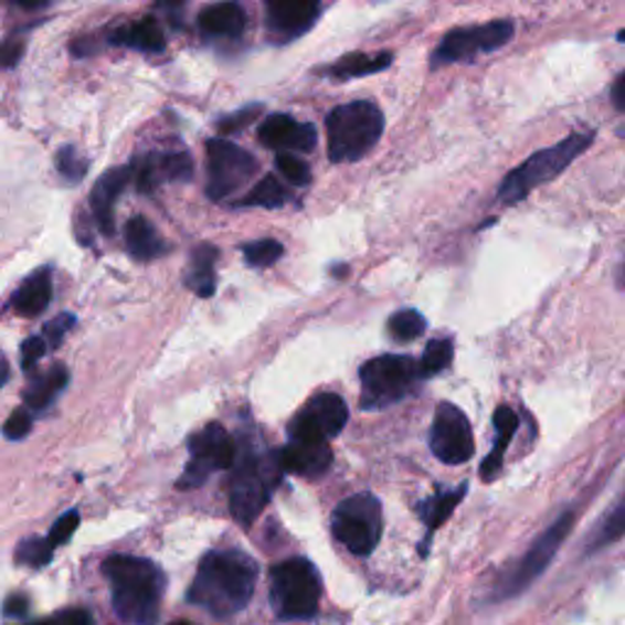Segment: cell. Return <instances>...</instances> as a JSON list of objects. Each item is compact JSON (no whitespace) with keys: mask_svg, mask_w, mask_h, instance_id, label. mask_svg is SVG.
<instances>
[{"mask_svg":"<svg viewBox=\"0 0 625 625\" xmlns=\"http://www.w3.org/2000/svg\"><path fill=\"white\" fill-rule=\"evenodd\" d=\"M257 574L259 566L247 552H208L189 589V604L208 611L215 618L235 616L242 608H247L254 586H257Z\"/></svg>","mask_w":625,"mask_h":625,"instance_id":"obj_1","label":"cell"},{"mask_svg":"<svg viewBox=\"0 0 625 625\" xmlns=\"http://www.w3.org/2000/svg\"><path fill=\"white\" fill-rule=\"evenodd\" d=\"M113 594V611L130 625H155L165 596V574L155 562L133 554H110L103 562Z\"/></svg>","mask_w":625,"mask_h":625,"instance_id":"obj_2","label":"cell"},{"mask_svg":"<svg viewBox=\"0 0 625 625\" xmlns=\"http://www.w3.org/2000/svg\"><path fill=\"white\" fill-rule=\"evenodd\" d=\"M594 133H572L570 137H564L562 142L530 155L523 165L516 167L501 181L499 201L506 205L526 201L542 183L558 179L566 167H572L574 161L594 145Z\"/></svg>","mask_w":625,"mask_h":625,"instance_id":"obj_3","label":"cell"},{"mask_svg":"<svg viewBox=\"0 0 625 625\" xmlns=\"http://www.w3.org/2000/svg\"><path fill=\"white\" fill-rule=\"evenodd\" d=\"M328 157L332 165L360 161L384 133V113L372 100H352L328 113Z\"/></svg>","mask_w":625,"mask_h":625,"instance_id":"obj_4","label":"cell"},{"mask_svg":"<svg viewBox=\"0 0 625 625\" xmlns=\"http://www.w3.org/2000/svg\"><path fill=\"white\" fill-rule=\"evenodd\" d=\"M320 574L304 558L279 562L272 570V608L282 621H306L318 613Z\"/></svg>","mask_w":625,"mask_h":625,"instance_id":"obj_5","label":"cell"},{"mask_svg":"<svg viewBox=\"0 0 625 625\" xmlns=\"http://www.w3.org/2000/svg\"><path fill=\"white\" fill-rule=\"evenodd\" d=\"M423 377L421 362L403 354H384L369 360L362 372V409L381 411L409 396Z\"/></svg>","mask_w":625,"mask_h":625,"instance_id":"obj_6","label":"cell"},{"mask_svg":"<svg viewBox=\"0 0 625 625\" xmlns=\"http://www.w3.org/2000/svg\"><path fill=\"white\" fill-rule=\"evenodd\" d=\"M384 530V513L381 501L374 494H357L345 499L332 513V532L342 545L360 554H372Z\"/></svg>","mask_w":625,"mask_h":625,"instance_id":"obj_7","label":"cell"},{"mask_svg":"<svg viewBox=\"0 0 625 625\" xmlns=\"http://www.w3.org/2000/svg\"><path fill=\"white\" fill-rule=\"evenodd\" d=\"M205 169L208 199L225 201L227 195H235L242 187H247L259 169V161L225 137H213L205 145Z\"/></svg>","mask_w":625,"mask_h":625,"instance_id":"obj_8","label":"cell"},{"mask_svg":"<svg viewBox=\"0 0 625 625\" xmlns=\"http://www.w3.org/2000/svg\"><path fill=\"white\" fill-rule=\"evenodd\" d=\"M513 22L511 20H491L484 25H469L449 30L435 47L431 64L445 66L457 62H472L479 54H489L501 50L504 44L513 40Z\"/></svg>","mask_w":625,"mask_h":625,"instance_id":"obj_9","label":"cell"},{"mask_svg":"<svg viewBox=\"0 0 625 625\" xmlns=\"http://www.w3.org/2000/svg\"><path fill=\"white\" fill-rule=\"evenodd\" d=\"M191 462L187 465V472L179 481V489H195L208 481L213 472H223L235 465V445L233 437L220 423L205 425L201 433L191 437Z\"/></svg>","mask_w":625,"mask_h":625,"instance_id":"obj_10","label":"cell"},{"mask_svg":"<svg viewBox=\"0 0 625 625\" xmlns=\"http://www.w3.org/2000/svg\"><path fill=\"white\" fill-rule=\"evenodd\" d=\"M572 526H574V513L570 511L554 520V523L542 532L536 542H532L530 550L526 552V558L520 560L511 576H506V582L499 589V598H513L518 594H523L526 589L552 564L554 554H558L562 542L572 532Z\"/></svg>","mask_w":625,"mask_h":625,"instance_id":"obj_11","label":"cell"},{"mask_svg":"<svg viewBox=\"0 0 625 625\" xmlns=\"http://www.w3.org/2000/svg\"><path fill=\"white\" fill-rule=\"evenodd\" d=\"M276 481L269 479L257 459H240L233 479H230V513L242 526H250L259 518L264 506L269 504V491Z\"/></svg>","mask_w":625,"mask_h":625,"instance_id":"obj_12","label":"cell"},{"mask_svg":"<svg viewBox=\"0 0 625 625\" xmlns=\"http://www.w3.org/2000/svg\"><path fill=\"white\" fill-rule=\"evenodd\" d=\"M433 455L445 465H465L474 455V437L467 415L453 403H439L431 431Z\"/></svg>","mask_w":625,"mask_h":625,"instance_id":"obj_13","label":"cell"},{"mask_svg":"<svg viewBox=\"0 0 625 625\" xmlns=\"http://www.w3.org/2000/svg\"><path fill=\"white\" fill-rule=\"evenodd\" d=\"M347 419H350V411H347V403L338 393H318L312 396L304 409L298 411L294 423L288 425V433H304V435H316V437H338Z\"/></svg>","mask_w":625,"mask_h":625,"instance_id":"obj_14","label":"cell"},{"mask_svg":"<svg viewBox=\"0 0 625 625\" xmlns=\"http://www.w3.org/2000/svg\"><path fill=\"white\" fill-rule=\"evenodd\" d=\"M332 465V449L330 439L304 435V433H288V445L279 453V467L284 472L300 474V477H320Z\"/></svg>","mask_w":625,"mask_h":625,"instance_id":"obj_15","label":"cell"},{"mask_svg":"<svg viewBox=\"0 0 625 625\" xmlns=\"http://www.w3.org/2000/svg\"><path fill=\"white\" fill-rule=\"evenodd\" d=\"M259 142L276 152H312L318 145L316 127L296 120L294 115L274 113L266 115L257 130Z\"/></svg>","mask_w":625,"mask_h":625,"instance_id":"obj_16","label":"cell"},{"mask_svg":"<svg viewBox=\"0 0 625 625\" xmlns=\"http://www.w3.org/2000/svg\"><path fill=\"white\" fill-rule=\"evenodd\" d=\"M135 183L142 193H152L157 187L167 181H191L193 161L187 152H159L137 157L133 161Z\"/></svg>","mask_w":625,"mask_h":625,"instance_id":"obj_17","label":"cell"},{"mask_svg":"<svg viewBox=\"0 0 625 625\" xmlns=\"http://www.w3.org/2000/svg\"><path fill=\"white\" fill-rule=\"evenodd\" d=\"M135 179L133 167H115L108 169L103 177L94 183V191H91V211H94V220L103 235L115 233V201L120 199L123 191L130 187V181Z\"/></svg>","mask_w":625,"mask_h":625,"instance_id":"obj_18","label":"cell"},{"mask_svg":"<svg viewBox=\"0 0 625 625\" xmlns=\"http://www.w3.org/2000/svg\"><path fill=\"white\" fill-rule=\"evenodd\" d=\"M320 0H266L269 28L284 38H298L312 28L318 18Z\"/></svg>","mask_w":625,"mask_h":625,"instance_id":"obj_19","label":"cell"},{"mask_svg":"<svg viewBox=\"0 0 625 625\" xmlns=\"http://www.w3.org/2000/svg\"><path fill=\"white\" fill-rule=\"evenodd\" d=\"M247 15L237 0L208 6L199 15V28L208 38H240L245 32Z\"/></svg>","mask_w":625,"mask_h":625,"instance_id":"obj_20","label":"cell"},{"mask_svg":"<svg viewBox=\"0 0 625 625\" xmlns=\"http://www.w3.org/2000/svg\"><path fill=\"white\" fill-rule=\"evenodd\" d=\"M125 245L127 252L140 262H152L157 257H165L169 250L167 242L161 240V235L155 230V225L142 215H135L125 223Z\"/></svg>","mask_w":625,"mask_h":625,"instance_id":"obj_21","label":"cell"},{"mask_svg":"<svg viewBox=\"0 0 625 625\" xmlns=\"http://www.w3.org/2000/svg\"><path fill=\"white\" fill-rule=\"evenodd\" d=\"M52 300V272L40 269L28 276L13 296V308L22 318H38L40 312L47 310Z\"/></svg>","mask_w":625,"mask_h":625,"instance_id":"obj_22","label":"cell"},{"mask_svg":"<svg viewBox=\"0 0 625 625\" xmlns=\"http://www.w3.org/2000/svg\"><path fill=\"white\" fill-rule=\"evenodd\" d=\"M494 427H496V445H494L491 453L486 455V459L481 462V469H479L484 481H494L496 477H499V472L504 467L506 447L511 445V439H513V435L518 431V415L508 406L496 409Z\"/></svg>","mask_w":625,"mask_h":625,"instance_id":"obj_23","label":"cell"},{"mask_svg":"<svg viewBox=\"0 0 625 625\" xmlns=\"http://www.w3.org/2000/svg\"><path fill=\"white\" fill-rule=\"evenodd\" d=\"M110 42L120 44V47L140 50V52H149V54H157V52L165 50V34H161L159 22L152 15L142 18L140 22H135V25L115 30L110 34Z\"/></svg>","mask_w":625,"mask_h":625,"instance_id":"obj_24","label":"cell"},{"mask_svg":"<svg viewBox=\"0 0 625 625\" xmlns=\"http://www.w3.org/2000/svg\"><path fill=\"white\" fill-rule=\"evenodd\" d=\"M393 62V54L391 52H379V54H362V52H354V54H345L340 62H335L328 68V76L330 78H338V81H347V78H360V76H369V74H379L389 68Z\"/></svg>","mask_w":625,"mask_h":625,"instance_id":"obj_25","label":"cell"},{"mask_svg":"<svg viewBox=\"0 0 625 625\" xmlns=\"http://www.w3.org/2000/svg\"><path fill=\"white\" fill-rule=\"evenodd\" d=\"M215 259L218 250L213 245H201L191 254L187 284L201 298H211L215 294Z\"/></svg>","mask_w":625,"mask_h":625,"instance_id":"obj_26","label":"cell"},{"mask_svg":"<svg viewBox=\"0 0 625 625\" xmlns=\"http://www.w3.org/2000/svg\"><path fill=\"white\" fill-rule=\"evenodd\" d=\"M68 384V372L64 367H52L47 374H42L40 379H34L25 391V403L32 411L47 409L50 403L60 396L64 386Z\"/></svg>","mask_w":625,"mask_h":625,"instance_id":"obj_27","label":"cell"},{"mask_svg":"<svg viewBox=\"0 0 625 625\" xmlns=\"http://www.w3.org/2000/svg\"><path fill=\"white\" fill-rule=\"evenodd\" d=\"M292 201V193L284 187V183L274 177V173H266L257 183H254V189L245 195V199H240L237 205L242 208H282Z\"/></svg>","mask_w":625,"mask_h":625,"instance_id":"obj_28","label":"cell"},{"mask_svg":"<svg viewBox=\"0 0 625 625\" xmlns=\"http://www.w3.org/2000/svg\"><path fill=\"white\" fill-rule=\"evenodd\" d=\"M465 494H467V486L462 484L459 489L433 496V499H427L421 506V513H423V520H425V526H427V540H431L433 532L439 526H443L449 516H453V511L459 506V501L465 499Z\"/></svg>","mask_w":625,"mask_h":625,"instance_id":"obj_29","label":"cell"},{"mask_svg":"<svg viewBox=\"0 0 625 625\" xmlns=\"http://www.w3.org/2000/svg\"><path fill=\"white\" fill-rule=\"evenodd\" d=\"M623 538H625V496L621 499V504L613 506L606 518L601 520V526L592 536V542H589V552L604 550Z\"/></svg>","mask_w":625,"mask_h":625,"instance_id":"obj_30","label":"cell"},{"mask_svg":"<svg viewBox=\"0 0 625 625\" xmlns=\"http://www.w3.org/2000/svg\"><path fill=\"white\" fill-rule=\"evenodd\" d=\"M425 328H427L425 318L421 316L419 310H413V308L393 312V316L389 318V332H391V338L399 340V342H413V340L423 338Z\"/></svg>","mask_w":625,"mask_h":625,"instance_id":"obj_31","label":"cell"},{"mask_svg":"<svg viewBox=\"0 0 625 625\" xmlns=\"http://www.w3.org/2000/svg\"><path fill=\"white\" fill-rule=\"evenodd\" d=\"M453 357H455L453 340H443V338L433 340L425 347L423 360H421L423 377H435L439 372H445V369L453 364Z\"/></svg>","mask_w":625,"mask_h":625,"instance_id":"obj_32","label":"cell"},{"mask_svg":"<svg viewBox=\"0 0 625 625\" xmlns=\"http://www.w3.org/2000/svg\"><path fill=\"white\" fill-rule=\"evenodd\" d=\"M54 167H56V173L62 177V181H66L68 187H74V183L84 181L86 171H88L86 159L81 157L74 147H62L54 157Z\"/></svg>","mask_w":625,"mask_h":625,"instance_id":"obj_33","label":"cell"},{"mask_svg":"<svg viewBox=\"0 0 625 625\" xmlns=\"http://www.w3.org/2000/svg\"><path fill=\"white\" fill-rule=\"evenodd\" d=\"M56 548L50 542V538H28V540H22L20 545H18V562L20 564H25V566H32V570H40V566L44 564H50L52 560V552Z\"/></svg>","mask_w":625,"mask_h":625,"instance_id":"obj_34","label":"cell"},{"mask_svg":"<svg viewBox=\"0 0 625 625\" xmlns=\"http://www.w3.org/2000/svg\"><path fill=\"white\" fill-rule=\"evenodd\" d=\"M242 254H245V259L250 266H272L274 262L282 259L284 254V245L276 240H257V242H247L245 247H242Z\"/></svg>","mask_w":625,"mask_h":625,"instance_id":"obj_35","label":"cell"},{"mask_svg":"<svg viewBox=\"0 0 625 625\" xmlns=\"http://www.w3.org/2000/svg\"><path fill=\"white\" fill-rule=\"evenodd\" d=\"M276 167L284 177L294 183V187H308L310 183V169L300 157H294V152H279L276 155Z\"/></svg>","mask_w":625,"mask_h":625,"instance_id":"obj_36","label":"cell"},{"mask_svg":"<svg viewBox=\"0 0 625 625\" xmlns=\"http://www.w3.org/2000/svg\"><path fill=\"white\" fill-rule=\"evenodd\" d=\"M264 108L259 106H247V108H242V110H237V113H230V115H225L223 120L218 123V133L220 135H233V133H240V130H245L247 125H252L254 120H257V115L262 113Z\"/></svg>","mask_w":625,"mask_h":625,"instance_id":"obj_37","label":"cell"},{"mask_svg":"<svg viewBox=\"0 0 625 625\" xmlns=\"http://www.w3.org/2000/svg\"><path fill=\"white\" fill-rule=\"evenodd\" d=\"M74 326H76V318L72 316V312H62V316H56L54 320L47 322V326H44V340H47V345L54 350V347H60L64 342V338L74 330Z\"/></svg>","mask_w":625,"mask_h":625,"instance_id":"obj_38","label":"cell"},{"mask_svg":"<svg viewBox=\"0 0 625 625\" xmlns=\"http://www.w3.org/2000/svg\"><path fill=\"white\" fill-rule=\"evenodd\" d=\"M78 523H81V513L78 511H68V513H64L60 520H56V523L52 526V530H50V542L54 548H60V545H66L68 540H72V536L76 532V528H78Z\"/></svg>","mask_w":625,"mask_h":625,"instance_id":"obj_39","label":"cell"},{"mask_svg":"<svg viewBox=\"0 0 625 625\" xmlns=\"http://www.w3.org/2000/svg\"><path fill=\"white\" fill-rule=\"evenodd\" d=\"M47 340L44 338H38V335H34V338H28L25 342H22V350H20V360H22V369H25V372H32V367L38 364L42 357H44V352H47Z\"/></svg>","mask_w":625,"mask_h":625,"instance_id":"obj_40","label":"cell"},{"mask_svg":"<svg viewBox=\"0 0 625 625\" xmlns=\"http://www.w3.org/2000/svg\"><path fill=\"white\" fill-rule=\"evenodd\" d=\"M32 625H94V618H91V613L86 608H64L60 613H54L52 618Z\"/></svg>","mask_w":625,"mask_h":625,"instance_id":"obj_41","label":"cell"},{"mask_svg":"<svg viewBox=\"0 0 625 625\" xmlns=\"http://www.w3.org/2000/svg\"><path fill=\"white\" fill-rule=\"evenodd\" d=\"M30 431H32V415L28 411L10 413V419L3 425V435L8 439H22L30 435Z\"/></svg>","mask_w":625,"mask_h":625,"instance_id":"obj_42","label":"cell"},{"mask_svg":"<svg viewBox=\"0 0 625 625\" xmlns=\"http://www.w3.org/2000/svg\"><path fill=\"white\" fill-rule=\"evenodd\" d=\"M28 611H30V601H28V596L15 594V596H10V598L6 601V616H10V618H22V616H28Z\"/></svg>","mask_w":625,"mask_h":625,"instance_id":"obj_43","label":"cell"},{"mask_svg":"<svg viewBox=\"0 0 625 625\" xmlns=\"http://www.w3.org/2000/svg\"><path fill=\"white\" fill-rule=\"evenodd\" d=\"M611 103H613V108L625 113V72L613 81V86H611Z\"/></svg>","mask_w":625,"mask_h":625,"instance_id":"obj_44","label":"cell"},{"mask_svg":"<svg viewBox=\"0 0 625 625\" xmlns=\"http://www.w3.org/2000/svg\"><path fill=\"white\" fill-rule=\"evenodd\" d=\"M20 56H22V44L20 42H6V47H3V64H6V68H13Z\"/></svg>","mask_w":625,"mask_h":625,"instance_id":"obj_45","label":"cell"},{"mask_svg":"<svg viewBox=\"0 0 625 625\" xmlns=\"http://www.w3.org/2000/svg\"><path fill=\"white\" fill-rule=\"evenodd\" d=\"M18 6H22V8H28V10H34V8H42L44 3H47V0H15Z\"/></svg>","mask_w":625,"mask_h":625,"instance_id":"obj_46","label":"cell"},{"mask_svg":"<svg viewBox=\"0 0 625 625\" xmlns=\"http://www.w3.org/2000/svg\"><path fill=\"white\" fill-rule=\"evenodd\" d=\"M187 3V0H159V6H167V8H179Z\"/></svg>","mask_w":625,"mask_h":625,"instance_id":"obj_47","label":"cell"},{"mask_svg":"<svg viewBox=\"0 0 625 625\" xmlns=\"http://www.w3.org/2000/svg\"><path fill=\"white\" fill-rule=\"evenodd\" d=\"M618 282H621V286H625V259H623L621 269H618Z\"/></svg>","mask_w":625,"mask_h":625,"instance_id":"obj_48","label":"cell"},{"mask_svg":"<svg viewBox=\"0 0 625 625\" xmlns=\"http://www.w3.org/2000/svg\"><path fill=\"white\" fill-rule=\"evenodd\" d=\"M618 40H621V42H625V30H621V32H618Z\"/></svg>","mask_w":625,"mask_h":625,"instance_id":"obj_49","label":"cell"},{"mask_svg":"<svg viewBox=\"0 0 625 625\" xmlns=\"http://www.w3.org/2000/svg\"><path fill=\"white\" fill-rule=\"evenodd\" d=\"M171 625H191V623H183V621H181V623H171Z\"/></svg>","mask_w":625,"mask_h":625,"instance_id":"obj_50","label":"cell"}]
</instances>
